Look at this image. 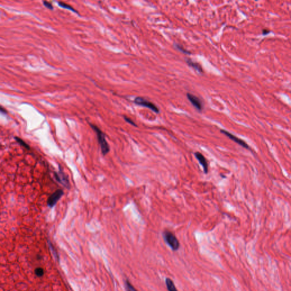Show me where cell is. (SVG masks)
<instances>
[{"label": "cell", "mask_w": 291, "mask_h": 291, "mask_svg": "<svg viewBox=\"0 0 291 291\" xmlns=\"http://www.w3.org/2000/svg\"><path fill=\"white\" fill-rule=\"evenodd\" d=\"M90 126L92 128V129L95 131V133L97 134V140L98 141L99 145L100 146L101 152H102V155L104 156L106 155L110 151V147H109V146L108 145L107 140H106L105 134L97 126H96L95 125L90 124Z\"/></svg>", "instance_id": "1"}, {"label": "cell", "mask_w": 291, "mask_h": 291, "mask_svg": "<svg viewBox=\"0 0 291 291\" xmlns=\"http://www.w3.org/2000/svg\"><path fill=\"white\" fill-rule=\"evenodd\" d=\"M163 237L166 243L173 251H177L179 249V241L172 231L168 230H164L163 233Z\"/></svg>", "instance_id": "2"}, {"label": "cell", "mask_w": 291, "mask_h": 291, "mask_svg": "<svg viewBox=\"0 0 291 291\" xmlns=\"http://www.w3.org/2000/svg\"><path fill=\"white\" fill-rule=\"evenodd\" d=\"M54 176L56 181L63 185L65 188H66L67 189L70 188L71 184H70L69 180L68 178V176L65 174V172L63 171L60 165L59 166L58 172H54Z\"/></svg>", "instance_id": "3"}, {"label": "cell", "mask_w": 291, "mask_h": 291, "mask_svg": "<svg viewBox=\"0 0 291 291\" xmlns=\"http://www.w3.org/2000/svg\"><path fill=\"white\" fill-rule=\"evenodd\" d=\"M134 103L138 105L149 108L150 109H151V110H152L153 112H155L157 113H159L160 112L158 107H157L154 103L146 100L143 97H137L135 98Z\"/></svg>", "instance_id": "4"}, {"label": "cell", "mask_w": 291, "mask_h": 291, "mask_svg": "<svg viewBox=\"0 0 291 291\" xmlns=\"http://www.w3.org/2000/svg\"><path fill=\"white\" fill-rule=\"evenodd\" d=\"M220 131L222 134H224L226 136H227L228 138H229L231 140L234 141V142L237 143L239 145L241 146L242 147H243V148H245L246 149H247V150H250V146H248V145H247L246 142H245L244 140H241V139L238 138V137H237L234 135L232 134L231 133H230L229 131H226L225 130H221Z\"/></svg>", "instance_id": "5"}, {"label": "cell", "mask_w": 291, "mask_h": 291, "mask_svg": "<svg viewBox=\"0 0 291 291\" xmlns=\"http://www.w3.org/2000/svg\"><path fill=\"white\" fill-rule=\"evenodd\" d=\"M64 195V192L62 190H58L51 195L47 200V205L50 207H52L56 205L62 196Z\"/></svg>", "instance_id": "6"}, {"label": "cell", "mask_w": 291, "mask_h": 291, "mask_svg": "<svg viewBox=\"0 0 291 291\" xmlns=\"http://www.w3.org/2000/svg\"><path fill=\"white\" fill-rule=\"evenodd\" d=\"M187 97L188 100L190 101V103L192 104V105L195 107L197 110L200 112L201 111L203 108V105L201 101L200 100L199 98L196 97V96L190 94V93H188L187 94Z\"/></svg>", "instance_id": "7"}, {"label": "cell", "mask_w": 291, "mask_h": 291, "mask_svg": "<svg viewBox=\"0 0 291 291\" xmlns=\"http://www.w3.org/2000/svg\"><path fill=\"white\" fill-rule=\"evenodd\" d=\"M195 155L196 159L199 161L200 163L201 164L202 167H203L204 172L205 174H207L208 172V164L207 160L204 156L199 152H196L195 153Z\"/></svg>", "instance_id": "8"}, {"label": "cell", "mask_w": 291, "mask_h": 291, "mask_svg": "<svg viewBox=\"0 0 291 291\" xmlns=\"http://www.w3.org/2000/svg\"><path fill=\"white\" fill-rule=\"evenodd\" d=\"M186 62H187V63L188 64V65L189 66H190V67H192L193 68H194L195 70H196L197 71H198V72L200 73H202L203 72V69L202 68L201 66L198 63L193 62V60H192L190 59H187Z\"/></svg>", "instance_id": "9"}, {"label": "cell", "mask_w": 291, "mask_h": 291, "mask_svg": "<svg viewBox=\"0 0 291 291\" xmlns=\"http://www.w3.org/2000/svg\"><path fill=\"white\" fill-rule=\"evenodd\" d=\"M165 283L168 291H178L174 284L173 280L171 279L170 278H166L165 280Z\"/></svg>", "instance_id": "10"}, {"label": "cell", "mask_w": 291, "mask_h": 291, "mask_svg": "<svg viewBox=\"0 0 291 291\" xmlns=\"http://www.w3.org/2000/svg\"><path fill=\"white\" fill-rule=\"evenodd\" d=\"M34 274L37 277L41 278L45 275V269L40 267H37L34 270Z\"/></svg>", "instance_id": "11"}, {"label": "cell", "mask_w": 291, "mask_h": 291, "mask_svg": "<svg viewBox=\"0 0 291 291\" xmlns=\"http://www.w3.org/2000/svg\"><path fill=\"white\" fill-rule=\"evenodd\" d=\"M125 288L126 291H138V290L131 284V283L128 280L125 281Z\"/></svg>", "instance_id": "12"}, {"label": "cell", "mask_w": 291, "mask_h": 291, "mask_svg": "<svg viewBox=\"0 0 291 291\" xmlns=\"http://www.w3.org/2000/svg\"><path fill=\"white\" fill-rule=\"evenodd\" d=\"M14 139H15V140H16L17 142H18V143H19L20 145H21L22 146H23V147L26 148V149H28V150L30 149V146H29L28 144V143H26V142H25L24 140H22L21 138H20L18 137H14Z\"/></svg>", "instance_id": "13"}, {"label": "cell", "mask_w": 291, "mask_h": 291, "mask_svg": "<svg viewBox=\"0 0 291 291\" xmlns=\"http://www.w3.org/2000/svg\"><path fill=\"white\" fill-rule=\"evenodd\" d=\"M58 5H59V6H60V7H63V8L67 9L68 10H70L73 11L75 13H78V11H76L74 8H73L71 6L69 5H68V4L64 3V2H58Z\"/></svg>", "instance_id": "14"}, {"label": "cell", "mask_w": 291, "mask_h": 291, "mask_svg": "<svg viewBox=\"0 0 291 291\" xmlns=\"http://www.w3.org/2000/svg\"><path fill=\"white\" fill-rule=\"evenodd\" d=\"M175 47L178 50H179L180 51H181V52L184 53V54H190V52L189 51L187 50H185L184 48H183L181 45H179V44H176L175 43Z\"/></svg>", "instance_id": "15"}, {"label": "cell", "mask_w": 291, "mask_h": 291, "mask_svg": "<svg viewBox=\"0 0 291 291\" xmlns=\"http://www.w3.org/2000/svg\"><path fill=\"white\" fill-rule=\"evenodd\" d=\"M43 2L44 5H45L46 7H47L48 9H51V10H52V9H53V6H52V5L51 4L50 2H47V1H43Z\"/></svg>", "instance_id": "16"}, {"label": "cell", "mask_w": 291, "mask_h": 291, "mask_svg": "<svg viewBox=\"0 0 291 291\" xmlns=\"http://www.w3.org/2000/svg\"><path fill=\"white\" fill-rule=\"evenodd\" d=\"M123 117H124L125 120V121H126L127 122H128V123H130V124H131V125H133V126H137V125H136V124L133 121H132V120H131L130 118L127 117H126V116H124Z\"/></svg>", "instance_id": "17"}, {"label": "cell", "mask_w": 291, "mask_h": 291, "mask_svg": "<svg viewBox=\"0 0 291 291\" xmlns=\"http://www.w3.org/2000/svg\"><path fill=\"white\" fill-rule=\"evenodd\" d=\"M269 33V30L268 29H263L262 30V34L264 35H267Z\"/></svg>", "instance_id": "18"}, {"label": "cell", "mask_w": 291, "mask_h": 291, "mask_svg": "<svg viewBox=\"0 0 291 291\" xmlns=\"http://www.w3.org/2000/svg\"><path fill=\"white\" fill-rule=\"evenodd\" d=\"M0 110H1V112L2 113H4V114H6L7 113V111L5 109H4L2 107H0Z\"/></svg>", "instance_id": "19"}, {"label": "cell", "mask_w": 291, "mask_h": 291, "mask_svg": "<svg viewBox=\"0 0 291 291\" xmlns=\"http://www.w3.org/2000/svg\"><path fill=\"white\" fill-rule=\"evenodd\" d=\"M41 257H41V256H40V255H37V258H38V260L41 259Z\"/></svg>", "instance_id": "20"}]
</instances>
